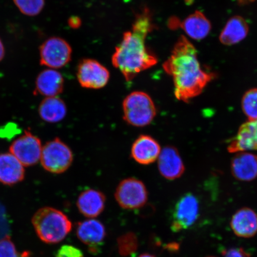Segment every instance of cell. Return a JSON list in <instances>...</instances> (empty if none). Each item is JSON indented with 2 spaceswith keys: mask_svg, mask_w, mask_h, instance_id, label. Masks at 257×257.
Segmentation results:
<instances>
[{
  "mask_svg": "<svg viewBox=\"0 0 257 257\" xmlns=\"http://www.w3.org/2000/svg\"><path fill=\"white\" fill-rule=\"evenodd\" d=\"M154 28L152 15L149 9L144 8L137 15L132 30L125 32L120 44L115 48L112 64L127 82L158 62L146 46V38Z\"/></svg>",
  "mask_w": 257,
  "mask_h": 257,
  "instance_id": "6da1fadb",
  "label": "cell"
},
{
  "mask_svg": "<svg viewBox=\"0 0 257 257\" xmlns=\"http://www.w3.org/2000/svg\"><path fill=\"white\" fill-rule=\"evenodd\" d=\"M163 69L172 77L176 98L185 102L201 94L216 76L202 69L197 50L184 36L177 41Z\"/></svg>",
  "mask_w": 257,
  "mask_h": 257,
  "instance_id": "7a4b0ae2",
  "label": "cell"
},
{
  "mask_svg": "<svg viewBox=\"0 0 257 257\" xmlns=\"http://www.w3.org/2000/svg\"><path fill=\"white\" fill-rule=\"evenodd\" d=\"M32 222L38 237L47 243L61 242L72 227L71 221L65 214L49 207L38 210L32 217Z\"/></svg>",
  "mask_w": 257,
  "mask_h": 257,
  "instance_id": "3957f363",
  "label": "cell"
},
{
  "mask_svg": "<svg viewBox=\"0 0 257 257\" xmlns=\"http://www.w3.org/2000/svg\"><path fill=\"white\" fill-rule=\"evenodd\" d=\"M122 107L123 119L135 127L148 126L157 114V109L152 98L142 91L131 93L124 98Z\"/></svg>",
  "mask_w": 257,
  "mask_h": 257,
  "instance_id": "277c9868",
  "label": "cell"
},
{
  "mask_svg": "<svg viewBox=\"0 0 257 257\" xmlns=\"http://www.w3.org/2000/svg\"><path fill=\"white\" fill-rule=\"evenodd\" d=\"M40 161L43 168L47 172L60 174L72 165L73 154L67 145L56 138L44 145Z\"/></svg>",
  "mask_w": 257,
  "mask_h": 257,
  "instance_id": "5b68a950",
  "label": "cell"
},
{
  "mask_svg": "<svg viewBox=\"0 0 257 257\" xmlns=\"http://www.w3.org/2000/svg\"><path fill=\"white\" fill-rule=\"evenodd\" d=\"M115 200L126 210H137L146 204L149 193L140 180L130 178L123 180L115 189Z\"/></svg>",
  "mask_w": 257,
  "mask_h": 257,
  "instance_id": "8992f818",
  "label": "cell"
},
{
  "mask_svg": "<svg viewBox=\"0 0 257 257\" xmlns=\"http://www.w3.org/2000/svg\"><path fill=\"white\" fill-rule=\"evenodd\" d=\"M72 50L66 40L60 37H51L40 47V64L51 69H60L71 60Z\"/></svg>",
  "mask_w": 257,
  "mask_h": 257,
  "instance_id": "52a82bcc",
  "label": "cell"
},
{
  "mask_svg": "<svg viewBox=\"0 0 257 257\" xmlns=\"http://www.w3.org/2000/svg\"><path fill=\"white\" fill-rule=\"evenodd\" d=\"M200 204L195 195L188 193L180 198L173 207L172 214L171 229L179 232L190 228L197 221Z\"/></svg>",
  "mask_w": 257,
  "mask_h": 257,
  "instance_id": "ba28073f",
  "label": "cell"
},
{
  "mask_svg": "<svg viewBox=\"0 0 257 257\" xmlns=\"http://www.w3.org/2000/svg\"><path fill=\"white\" fill-rule=\"evenodd\" d=\"M42 148L39 138L32 134L30 130L11 144L10 152L22 165L30 167L36 165L41 159Z\"/></svg>",
  "mask_w": 257,
  "mask_h": 257,
  "instance_id": "9c48e42d",
  "label": "cell"
},
{
  "mask_svg": "<svg viewBox=\"0 0 257 257\" xmlns=\"http://www.w3.org/2000/svg\"><path fill=\"white\" fill-rule=\"evenodd\" d=\"M77 78L83 88L100 89L107 85L110 78V73L97 61L83 59L78 64Z\"/></svg>",
  "mask_w": 257,
  "mask_h": 257,
  "instance_id": "30bf717a",
  "label": "cell"
},
{
  "mask_svg": "<svg viewBox=\"0 0 257 257\" xmlns=\"http://www.w3.org/2000/svg\"><path fill=\"white\" fill-rule=\"evenodd\" d=\"M76 235L88 247L90 252L96 254L104 242L105 228L104 224L97 220H86L77 225Z\"/></svg>",
  "mask_w": 257,
  "mask_h": 257,
  "instance_id": "8fae6325",
  "label": "cell"
},
{
  "mask_svg": "<svg viewBox=\"0 0 257 257\" xmlns=\"http://www.w3.org/2000/svg\"><path fill=\"white\" fill-rule=\"evenodd\" d=\"M170 28H181L188 36L196 40L204 39L208 36L211 30V25L204 14L196 11L181 22L176 18L170 21Z\"/></svg>",
  "mask_w": 257,
  "mask_h": 257,
  "instance_id": "7c38bea8",
  "label": "cell"
},
{
  "mask_svg": "<svg viewBox=\"0 0 257 257\" xmlns=\"http://www.w3.org/2000/svg\"><path fill=\"white\" fill-rule=\"evenodd\" d=\"M161 147L154 138L142 135L134 141L131 148V157L138 163L149 165L158 160Z\"/></svg>",
  "mask_w": 257,
  "mask_h": 257,
  "instance_id": "4fadbf2b",
  "label": "cell"
},
{
  "mask_svg": "<svg viewBox=\"0 0 257 257\" xmlns=\"http://www.w3.org/2000/svg\"><path fill=\"white\" fill-rule=\"evenodd\" d=\"M158 168L161 175L169 181L180 178L185 172V166L176 148H164L158 159Z\"/></svg>",
  "mask_w": 257,
  "mask_h": 257,
  "instance_id": "5bb4252c",
  "label": "cell"
},
{
  "mask_svg": "<svg viewBox=\"0 0 257 257\" xmlns=\"http://www.w3.org/2000/svg\"><path fill=\"white\" fill-rule=\"evenodd\" d=\"M227 150L230 153L257 150V120H249L241 126Z\"/></svg>",
  "mask_w": 257,
  "mask_h": 257,
  "instance_id": "9a60e30c",
  "label": "cell"
},
{
  "mask_svg": "<svg viewBox=\"0 0 257 257\" xmlns=\"http://www.w3.org/2000/svg\"><path fill=\"white\" fill-rule=\"evenodd\" d=\"M64 78L60 72L54 69H46L40 73L35 82V94L53 97L63 91Z\"/></svg>",
  "mask_w": 257,
  "mask_h": 257,
  "instance_id": "2e32d148",
  "label": "cell"
},
{
  "mask_svg": "<svg viewBox=\"0 0 257 257\" xmlns=\"http://www.w3.org/2000/svg\"><path fill=\"white\" fill-rule=\"evenodd\" d=\"M105 201L103 193L96 189H89L79 195L76 205L83 216L88 218H95L104 211Z\"/></svg>",
  "mask_w": 257,
  "mask_h": 257,
  "instance_id": "e0dca14e",
  "label": "cell"
},
{
  "mask_svg": "<svg viewBox=\"0 0 257 257\" xmlns=\"http://www.w3.org/2000/svg\"><path fill=\"white\" fill-rule=\"evenodd\" d=\"M230 226L237 236L250 238L257 233V214L252 209L243 208L234 214Z\"/></svg>",
  "mask_w": 257,
  "mask_h": 257,
  "instance_id": "ac0fdd59",
  "label": "cell"
},
{
  "mask_svg": "<svg viewBox=\"0 0 257 257\" xmlns=\"http://www.w3.org/2000/svg\"><path fill=\"white\" fill-rule=\"evenodd\" d=\"M24 166L11 153L0 154V183L12 186L25 178Z\"/></svg>",
  "mask_w": 257,
  "mask_h": 257,
  "instance_id": "d6986e66",
  "label": "cell"
},
{
  "mask_svg": "<svg viewBox=\"0 0 257 257\" xmlns=\"http://www.w3.org/2000/svg\"><path fill=\"white\" fill-rule=\"evenodd\" d=\"M231 169L234 178L241 181H251L257 177V156L242 152L234 157Z\"/></svg>",
  "mask_w": 257,
  "mask_h": 257,
  "instance_id": "ffe728a7",
  "label": "cell"
},
{
  "mask_svg": "<svg viewBox=\"0 0 257 257\" xmlns=\"http://www.w3.org/2000/svg\"><path fill=\"white\" fill-rule=\"evenodd\" d=\"M248 31V25L245 19L239 16H233L227 21L221 32L219 40L226 46H232L245 39Z\"/></svg>",
  "mask_w": 257,
  "mask_h": 257,
  "instance_id": "44dd1931",
  "label": "cell"
},
{
  "mask_svg": "<svg viewBox=\"0 0 257 257\" xmlns=\"http://www.w3.org/2000/svg\"><path fill=\"white\" fill-rule=\"evenodd\" d=\"M38 112L43 120L51 123H57L65 117L66 105L63 99L57 96L47 97L41 102Z\"/></svg>",
  "mask_w": 257,
  "mask_h": 257,
  "instance_id": "7402d4cb",
  "label": "cell"
},
{
  "mask_svg": "<svg viewBox=\"0 0 257 257\" xmlns=\"http://www.w3.org/2000/svg\"><path fill=\"white\" fill-rule=\"evenodd\" d=\"M242 107L249 120H257V88L250 89L244 94Z\"/></svg>",
  "mask_w": 257,
  "mask_h": 257,
  "instance_id": "603a6c76",
  "label": "cell"
},
{
  "mask_svg": "<svg viewBox=\"0 0 257 257\" xmlns=\"http://www.w3.org/2000/svg\"><path fill=\"white\" fill-rule=\"evenodd\" d=\"M118 252L122 256H127L137 251L138 240L134 233L123 234L117 240Z\"/></svg>",
  "mask_w": 257,
  "mask_h": 257,
  "instance_id": "cb8c5ba5",
  "label": "cell"
},
{
  "mask_svg": "<svg viewBox=\"0 0 257 257\" xmlns=\"http://www.w3.org/2000/svg\"><path fill=\"white\" fill-rule=\"evenodd\" d=\"M22 14L29 16L39 15L45 6V0H13Z\"/></svg>",
  "mask_w": 257,
  "mask_h": 257,
  "instance_id": "d4e9b609",
  "label": "cell"
},
{
  "mask_svg": "<svg viewBox=\"0 0 257 257\" xmlns=\"http://www.w3.org/2000/svg\"><path fill=\"white\" fill-rule=\"evenodd\" d=\"M0 257H31L28 252H19L9 237L0 240Z\"/></svg>",
  "mask_w": 257,
  "mask_h": 257,
  "instance_id": "484cf974",
  "label": "cell"
},
{
  "mask_svg": "<svg viewBox=\"0 0 257 257\" xmlns=\"http://www.w3.org/2000/svg\"><path fill=\"white\" fill-rule=\"evenodd\" d=\"M56 257H83V253L76 247L66 245L58 250Z\"/></svg>",
  "mask_w": 257,
  "mask_h": 257,
  "instance_id": "4316f807",
  "label": "cell"
},
{
  "mask_svg": "<svg viewBox=\"0 0 257 257\" xmlns=\"http://www.w3.org/2000/svg\"><path fill=\"white\" fill-rule=\"evenodd\" d=\"M223 257H250L249 252L242 248H232L224 249L221 252Z\"/></svg>",
  "mask_w": 257,
  "mask_h": 257,
  "instance_id": "83f0119b",
  "label": "cell"
},
{
  "mask_svg": "<svg viewBox=\"0 0 257 257\" xmlns=\"http://www.w3.org/2000/svg\"><path fill=\"white\" fill-rule=\"evenodd\" d=\"M68 24L73 29L79 28L81 25V20L77 16H72L69 18Z\"/></svg>",
  "mask_w": 257,
  "mask_h": 257,
  "instance_id": "f1b7e54d",
  "label": "cell"
},
{
  "mask_svg": "<svg viewBox=\"0 0 257 257\" xmlns=\"http://www.w3.org/2000/svg\"><path fill=\"white\" fill-rule=\"evenodd\" d=\"M5 56V50L4 45L3 44V42L0 39V62H2L3 59H4Z\"/></svg>",
  "mask_w": 257,
  "mask_h": 257,
  "instance_id": "f546056e",
  "label": "cell"
},
{
  "mask_svg": "<svg viewBox=\"0 0 257 257\" xmlns=\"http://www.w3.org/2000/svg\"><path fill=\"white\" fill-rule=\"evenodd\" d=\"M256 0H236L239 5H246L255 2Z\"/></svg>",
  "mask_w": 257,
  "mask_h": 257,
  "instance_id": "4dcf8cb0",
  "label": "cell"
},
{
  "mask_svg": "<svg viewBox=\"0 0 257 257\" xmlns=\"http://www.w3.org/2000/svg\"><path fill=\"white\" fill-rule=\"evenodd\" d=\"M138 257H156V256H154L153 254H151V253H143V254L140 255Z\"/></svg>",
  "mask_w": 257,
  "mask_h": 257,
  "instance_id": "1f68e13d",
  "label": "cell"
},
{
  "mask_svg": "<svg viewBox=\"0 0 257 257\" xmlns=\"http://www.w3.org/2000/svg\"><path fill=\"white\" fill-rule=\"evenodd\" d=\"M207 257H216V256H207Z\"/></svg>",
  "mask_w": 257,
  "mask_h": 257,
  "instance_id": "d6a6232c",
  "label": "cell"
}]
</instances>
